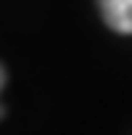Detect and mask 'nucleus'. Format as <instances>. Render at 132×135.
<instances>
[{"label":"nucleus","mask_w":132,"mask_h":135,"mask_svg":"<svg viewBox=\"0 0 132 135\" xmlns=\"http://www.w3.org/2000/svg\"><path fill=\"white\" fill-rule=\"evenodd\" d=\"M3 86H6V70L0 68V89H3ZM0 116H3V105H0Z\"/></svg>","instance_id":"obj_2"},{"label":"nucleus","mask_w":132,"mask_h":135,"mask_svg":"<svg viewBox=\"0 0 132 135\" xmlns=\"http://www.w3.org/2000/svg\"><path fill=\"white\" fill-rule=\"evenodd\" d=\"M100 3V14L105 19V25L129 35L132 32V0H97Z\"/></svg>","instance_id":"obj_1"}]
</instances>
